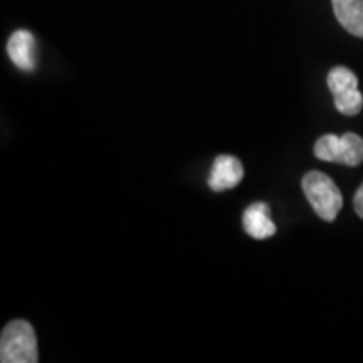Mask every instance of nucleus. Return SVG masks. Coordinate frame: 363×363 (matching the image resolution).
<instances>
[{
	"label": "nucleus",
	"mask_w": 363,
	"mask_h": 363,
	"mask_svg": "<svg viewBox=\"0 0 363 363\" xmlns=\"http://www.w3.org/2000/svg\"><path fill=\"white\" fill-rule=\"evenodd\" d=\"M331 4L343 29L363 39V0H331Z\"/></svg>",
	"instance_id": "nucleus-7"
},
{
	"label": "nucleus",
	"mask_w": 363,
	"mask_h": 363,
	"mask_svg": "<svg viewBox=\"0 0 363 363\" xmlns=\"http://www.w3.org/2000/svg\"><path fill=\"white\" fill-rule=\"evenodd\" d=\"M328 88L331 94L337 96V94L347 93V91L358 89V78L355 76V72L348 69V67H333L328 74Z\"/></svg>",
	"instance_id": "nucleus-8"
},
{
	"label": "nucleus",
	"mask_w": 363,
	"mask_h": 363,
	"mask_svg": "<svg viewBox=\"0 0 363 363\" xmlns=\"http://www.w3.org/2000/svg\"><path fill=\"white\" fill-rule=\"evenodd\" d=\"M335 98V108L342 113V115L347 116H353L358 115L363 108V96L360 93V89H352L347 91V93L337 94Z\"/></svg>",
	"instance_id": "nucleus-9"
},
{
	"label": "nucleus",
	"mask_w": 363,
	"mask_h": 363,
	"mask_svg": "<svg viewBox=\"0 0 363 363\" xmlns=\"http://www.w3.org/2000/svg\"><path fill=\"white\" fill-rule=\"evenodd\" d=\"M244 230L254 239H269L276 234V224L271 219L269 206L257 202L246 208L242 217Z\"/></svg>",
	"instance_id": "nucleus-6"
},
{
	"label": "nucleus",
	"mask_w": 363,
	"mask_h": 363,
	"mask_svg": "<svg viewBox=\"0 0 363 363\" xmlns=\"http://www.w3.org/2000/svg\"><path fill=\"white\" fill-rule=\"evenodd\" d=\"M38 340L33 325L26 320H13L2 330L0 362L38 363Z\"/></svg>",
	"instance_id": "nucleus-1"
},
{
	"label": "nucleus",
	"mask_w": 363,
	"mask_h": 363,
	"mask_svg": "<svg viewBox=\"0 0 363 363\" xmlns=\"http://www.w3.org/2000/svg\"><path fill=\"white\" fill-rule=\"evenodd\" d=\"M315 155L323 162L357 167L363 162V138L357 133L325 135L315 143Z\"/></svg>",
	"instance_id": "nucleus-3"
},
{
	"label": "nucleus",
	"mask_w": 363,
	"mask_h": 363,
	"mask_svg": "<svg viewBox=\"0 0 363 363\" xmlns=\"http://www.w3.org/2000/svg\"><path fill=\"white\" fill-rule=\"evenodd\" d=\"M244 177L242 163L233 155H219L212 165L211 177H208V187L214 192L238 187Z\"/></svg>",
	"instance_id": "nucleus-4"
},
{
	"label": "nucleus",
	"mask_w": 363,
	"mask_h": 363,
	"mask_svg": "<svg viewBox=\"0 0 363 363\" xmlns=\"http://www.w3.org/2000/svg\"><path fill=\"white\" fill-rule=\"evenodd\" d=\"M301 187L318 217L326 222L337 219L343 207V197L337 184L328 175L323 172H310L303 177Z\"/></svg>",
	"instance_id": "nucleus-2"
},
{
	"label": "nucleus",
	"mask_w": 363,
	"mask_h": 363,
	"mask_svg": "<svg viewBox=\"0 0 363 363\" xmlns=\"http://www.w3.org/2000/svg\"><path fill=\"white\" fill-rule=\"evenodd\" d=\"M353 207H355V212L363 219V184L360 185V189L357 190L355 199H353Z\"/></svg>",
	"instance_id": "nucleus-10"
},
{
	"label": "nucleus",
	"mask_w": 363,
	"mask_h": 363,
	"mask_svg": "<svg viewBox=\"0 0 363 363\" xmlns=\"http://www.w3.org/2000/svg\"><path fill=\"white\" fill-rule=\"evenodd\" d=\"M7 52L19 69L26 72L35 69V39L29 30H16L7 43Z\"/></svg>",
	"instance_id": "nucleus-5"
}]
</instances>
